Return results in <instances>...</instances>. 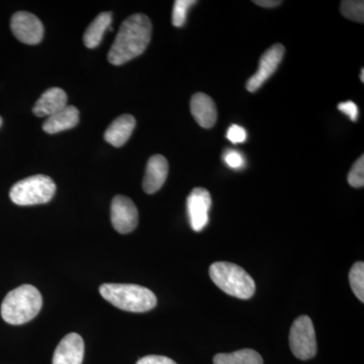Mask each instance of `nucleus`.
Segmentation results:
<instances>
[{
  "label": "nucleus",
  "instance_id": "obj_1",
  "mask_svg": "<svg viewBox=\"0 0 364 364\" xmlns=\"http://www.w3.org/2000/svg\"><path fill=\"white\" fill-rule=\"evenodd\" d=\"M152 35V23L147 16L136 14L129 16L119 26L116 40L107 59L112 65H123L136 58L147 49Z\"/></svg>",
  "mask_w": 364,
  "mask_h": 364
},
{
  "label": "nucleus",
  "instance_id": "obj_2",
  "mask_svg": "<svg viewBox=\"0 0 364 364\" xmlns=\"http://www.w3.org/2000/svg\"><path fill=\"white\" fill-rule=\"evenodd\" d=\"M100 293L112 306L127 312L145 313L157 305L155 294L136 284H105L100 287Z\"/></svg>",
  "mask_w": 364,
  "mask_h": 364
},
{
  "label": "nucleus",
  "instance_id": "obj_3",
  "mask_svg": "<svg viewBox=\"0 0 364 364\" xmlns=\"http://www.w3.org/2000/svg\"><path fill=\"white\" fill-rule=\"evenodd\" d=\"M43 299L40 291L30 284L9 291L2 301L1 317L11 325H23L40 313Z\"/></svg>",
  "mask_w": 364,
  "mask_h": 364
},
{
  "label": "nucleus",
  "instance_id": "obj_4",
  "mask_svg": "<svg viewBox=\"0 0 364 364\" xmlns=\"http://www.w3.org/2000/svg\"><path fill=\"white\" fill-rule=\"evenodd\" d=\"M210 277L215 286L229 296L248 299L255 294L256 284L252 277L234 263H213L210 267Z\"/></svg>",
  "mask_w": 364,
  "mask_h": 364
},
{
  "label": "nucleus",
  "instance_id": "obj_5",
  "mask_svg": "<svg viewBox=\"0 0 364 364\" xmlns=\"http://www.w3.org/2000/svg\"><path fill=\"white\" fill-rule=\"evenodd\" d=\"M56 193V184L51 177L38 174L16 182L9 191L16 205H33L49 203Z\"/></svg>",
  "mask_w": 364,
  "mask_h": 364
},
{
  "label": "nucleus",
  "instance_id": "obj_6",
  "mask_svg": "<svg viewBox=\"0 0 364 364\" xmlns=\"http://www.w3.org/2000/svg\"><path fill=\"white\" fill-rule=\"evenodd\" d=\"M289 346L296 358L308 360L317 353V339L312 320L301 316L294 320L289 332Z\"/></svg>",
  "mask_w": 364,
  "mask_h": 364
},
{
  "label": "nucleus",
  "instance_id": "obj_7",
  "mask_svg": "<svg viewBox=\"0 0 364 364\" xmlns=\"http://www.w3.org/2000/svg\"><path fill=\"white\" fill-rule=\"evenodd\" d=\"M11 28L14 37L26 45H37L44 37V26L35 14L28 11H18L11 21Z\"/></svg>",
  "mask_w": 364,
  "mask_h": 364
},
{
  "label": "nucleus",
  "instance_id": "obj_8",
  "mask_svg": "<svg viewBox=\"0 0 364 364\" xmlns=\"http://www.w3.org/2000/svg\"><path fill=\"white\" fill-rule=\"evenodd\" d=\"M112 227L119 234H129L138 226L139 213L135 203L128 196H117L111 208Z\"/></svg>",
  "mask_w": 364,
  "mask_h": 364
},
{
  "label": "nucleus",
  "instance_id": "obj_9",
  "mask_svg": "<svg viewBox=\"0 0 364 364\" xmlns=\"http://www.w3.org/2000/svg\"><path fill=\"white\" fill-rule=\"evenodd\" d=\"M286 48L282 44H275L263 53L259 60L258 70L251 76L246 83V88L250 92H255L272 77L284 58Z\"/></svg>",
  "mask_w": 364,
  "mask_h": 364
},
{
  "label": "nucleus",
  "instance_id": "obj_10",
  "mask_svg": "<svg viewBox=\"0 0 364 364\" xmlns=\"http://www.w3.org/2000/svg\"><path fill=\"white\" fill-rule=\"evenodd\" d=\"M212 207V196L207 189L196 188L188 198V213L191 229L200 232L208 223V210Z\"/></svg>",
  "mask_w": 364,
  "mask_h": 364
},
{
  "label": "nucleus",
  "instance_id": "obj_11",
  "mask_svg": "<svg viewBox=\"0 0 364 364\" xmlns=\"http://www.w3.org/2000/svg\"><path fill=\"white\" fill-rule=\"evenodd\" d=\"M85 342L77 333H70L60 341L53 356L52 364H82Z\"/></svg>",
  "mask_w": 364,
  "mask_h": 364
},
{
  "label": "nucleus",
  "instance_id": "obj_12",
  "mask_svg": "<svg viewBox=\"0 0 364 364\" xmlns=\"http://www.w3.org/2000/svg\"><path fill=\"white\" fill-rule=\"evenodd\" d=\"M168 176V162L162 155H154L148 160L143 189L148 195L157 193L166 181Z\"/></svg>",
  "mask_w": 364,
  "mask_h": 364
},
{
  "label": "nucleus",
  "instance_id": "obj_13",
  "mask_svg": "<svg viewBox=\"0 0 364 364\" xmlns=\"http://www.w3.org/2000/svg\"><path fill=\"white\" fill-rule=\"evenodd\" d=\"M191 112L196 123L205 129L215 126L218 112L215 102L205 93L198 92L191 97Z\"/></svg>",
  "mask_w": 364,
  "mask_h": 364
},
{
  "label": "nucleus",
  "instance_id": "obj_14",
  "mask_svg": "<svg viewBox=\"0 0 364 364\" xmlns=\"http://www.w3.org/2000/svg\"><path fill=\"white\" fill-rule=\"evenodd\" d=\"M67 93L59 87L46 90L33 107V112L39 117H50L67 107Z\"/></svg>",
  "mask_w": 364,
  "mask_h": 364
},
{
  "label": "nucleus",
  "instance_id": "obj_15",
  "mask_svg": "<svg viewBox=\"0 0 364 364\" xmlns=\"http://www.w3.org/2000/svg\"><path fill=\"white\" fill-rule=\"evenodd\" d=\"M135 127V117L131 114H123L109 124L105 133V140L114 147H122L130 139Z\"/></svg>",
  "mask_w": 364,
  "mask_h": 364
},
{
  "label": "nucleus",
  "instance_id": "obj_16",
  "mask_svg": "<svg viewBox=\"0 0 364 364\" xmlns=\"http://www.w3.org/2000/svg\"><path fill=\"white\" fill-rule=\"evenodd\" d=\"M79 111L73 105H67L61 111L48 117L43 124V130L48 134H57L77 126Z\"/></svg>",
  "mask_w": 364,
  "mask_h": 364
},
{
  "label": "nucleus",
  "instance_id": "obj_17",
  "mask_svg": "<svg viewBox=\"0 0 364 364\" xmlns=\"http://www.w3.org/2000/svg\"><path fill=\"white\" fill-rule=\"evenodd\" d=\"M112 20V13H102L98 14L92 23L88 26L83 36V42L90 49L97 47L102 42L105 33L111 28Z\"/></svg>",
  "mask_w": 364,
  "mask_h": 364
},
{
  "label": "nucleus",
  "instance_id": "obj_18",
  "mask_svg": "<svg viewBox=\"0 0 364 364\" xmlns=\"http://www.w3.org/2000/svg\"><path fill=\"white\" fill-rule=\"evenodd\" d=\"M214 364H263V359L252 349H242L232 353L217 354Z\"/></svg>",
  "mask_w": 364,
  "mask_h": 364
},
{
  "label": "nucleus",
  "instance_id": "obj_19",
  "mask_svg": "<svg viewBox=\"0 0 364 364\" xmlns=\"http://www.w3.org/2000/svg\"><path fill=\"white\" fill-rule=\"evenodd\" d=\"M340 11L348 20L364 23V1L363 0H345L341 2Z\"/></svg>",
  "mask_w": 364,
  "mask_h": 364
},
{
  "label": "nucleus",
  "instance_id": "obj_20",
  "mask_svg": "<svg viewBox=\"0 0 364 364\" xmlns=\"http://www.w3.org/2000/svg\"><path fill=\"white\" fill-rule=\"evenodd\" d=\"M349 282L354 294L364 301V263L356 262L349 272Z\"/></svg>",
  "mask_w": 364,
  "mask_h": 364
},
{
  "label": "nucleus",
  "instance_id": "obj_21",
  "mask_svg": "<svg viewBox=\"0 0 364 364\" xmlns=\"http://www.w3.org/2000/svg\"><path fill=\"white\" fill-rule=\"evenodd\" d=\"M195 0H176L172 11V25L181 28L186 23L188 13L191 6H195Z\"/></svg>",
  "mask_w": 364,
  "mask_h": 364
},
{
  "label": "nucleus",
  "instance_id": "obj_22",
  "mask_svg": "<svg viewBox=\"0 0 364 364\" xmlns=\"http://www.w3.org/2000/svg\"><path fill=\"white\" fill-rule=\"evenodd\" d=\"M347 181L352 188H360L364 186V156L361 155L358 161L354 163L349 171Z\"/></svg>",
  "mask_w": 364,
  "mask_h": 364
},
{
  "label": "nucleus",
  "instance_id": "obj_23",
  "mask_svg": "<svg viewBox=\"0 0 364 364\" xmlns=\"http://www.w3.org/2000/svg\"><path fill=\"white\" fill-rule=\"evenodd\" d=\"M224 161L228 166L233 169H240L245 165L243 155L237 150H228L224 153Z\"/></svg>",
  "mask_w": 364,
  "mask_h": 364
},
{
  "label": "nucleus",
  "instance_id": "obj_24",
  "mask_svg": "<svg viewBox=\"0 0 364 364\" xmlns=\"http://www.w3.org/2000/svg\"><path fill=\"white\" fill-rule=\"evenodd\" d=\"M228 140L233 144L244 143L247 139V132L245 129L238 126V124H232L227 132Z\"/></svg>",
  "mask_w": 364,
  "mask_h": 364
},
{
  "label": "nucleus",
  "instance_id": "obj_25",
  "mask_svg": "<svg viewBox=\"0 0 364 364\" xmlns=\"http://www.w3.org/2000/svg\"><path fill=\"white\" fill-rule=\"evenodd\" d=\"M338 109L340 112H343L346 116L349 117L351 121L355 122L358 117V105L354 104L351 100L348 102H341L338 105Z\"/></svg>",
  "mask_w": 364,
  "mask_h": 364
},
{
  "label": "nucleus",
  "instance_id": "obj_26",
  "mask_svg": "<svg viewBox=\"0 0 364 364\" xmlns=\"http://www.w3.org/2000/svg\"><path fill=\"white\" fill-rule=\"evenodd\" d=\"M136 364H177L176 361L172 360L166 356L161 355H148L141 358Z\"/></svg>",
  "mask_w": 364,
  "mask_h": 364
},
{
  "label": "nucleus",
  "instance_id": "obj_27",
  "mask_svg": "<svg viewBox=\"0 0 364 364\" xmlns=\"http://www.w3.org/2000/svg\"><path fill=\"white\" fill-rule=\"evenodd\" d=\"M254 4H257L261 7H265V9H272V7H277L280 6L282 4V1H279V0H256V1H253Z\"/></svg>",
  "mask_w": 364,
  "mask_h": 364
},
{
  "label": "nucleus",
  "instance_id": "obj_28",
  "mask_svg": "<svg viewBox=\"0 0 364 364\" xmlns=\"http://www.w3.org/2000/svg\"><path fill=\"white\" fill-rule=\"evenodd\" d=\"M360 80L364 82V69H361Z\"/></svg>",
  "mask_w": 364,
  "mask_h": 364
},
{
  "label": "nucleus",
  "instance_id": "obj_29",
  "mask_svg": "<svg viewBox=\"0 0 364 364\" xmlns=\"http://www.w3.org/2000/svg\"><path fill=\"white\" fill-rule=\"evenodd\" d=\"M1 124H2V119H1V117H0V127H1Z\"/></svg>",
  "mask_w": 364,
  "mask_h": 364
}]
</instances>
